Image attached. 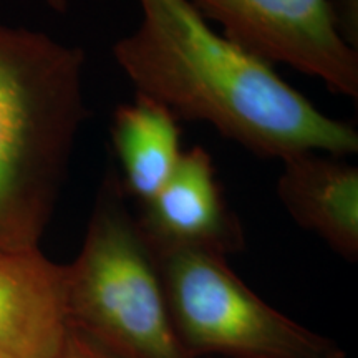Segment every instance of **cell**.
Segmentation results:
<instances>
[{"instance_id": "obj_1", "label": "cell", "mask_w": 358, "mask_h": 358, "mask_svg": "<svg viewBox=\"0 0 358 358\" xmlns=\"http://www.w3.org/2000/svg\"><path fill=\"white\" fill-rule=\"evenodd\" d=\"M141 22L113 57L141 93L176 118L206 122L250 153L280 161L358 151L350 123L330 118L268 62L219 34L189 0H138Z\"/></svg>"}, {"instance_id": "obj_2", "label": "cell", "mask_w": 358, "mask_h": 358, "mask_svg": "<svg viewBox=\"0 0 358 358\" xmlns=\"http://www.w3.org/2000/svg\"><path fill=\"white\" fill-rule=\"evenodd\" d=\"M85 53L0 24V250L37 249L88 108Z\"/></svg>"}, {"instance_id": "obj_3", "label": "cell", "mask_w": 358, "mask_h": 358, "mask_svg": "<svg viewBox=\"0 0 358 358\" xmlns=\"http://www.w3.org/2000/svg\"><path fill=\"white\" fill-rule=\"evenodd\" d=\"M69 271L70 325L116 358H199L169 313L159 271L118 171L98 189L87 232Z\"/></svg>"}, {"instance_id": "obj_4", "label": "cell", "mask_w": 358, "mask_h": 358, "mask_svg": "<svg viewBox=\"0 0 358 358\" xmlns=\"http://www.w3.org/2000/svg\"><path fill=\"white\" fill-rule=\"evenodd\" d=\"M151 252L173 324L192 355L345 358L337 342L262 301L222 254L186 248Z\"/></svg>"}, {"instance_id": "obj_5", "label": "cell", "mask_w": 358, "mask_h": 358, "mask_svg": "<svg viewBox=\"0 0 358 358\" xmlns=\"http://www.w3.org/2000/svg\"><path fill=\"white\" fill-rule=\"evenodd\" d=\"M206 20L268 64L319 78L330 92L357 100L358 52L340 38L327 0H189Z\"/></svg>"}, {"instance_id": "obj_6", "label": "cell", "mask_w": 358, "mask_h": 358, "mask_svg": "<svg viewBox=\"0 0 358 358\" xmlns=\"http://www.w3.org/2000/svg\"><path fill=\"white\" fill-rule=\"evenodd\" d=\"M151 249H204L227 256L244 248V232L203 146L182 151L176 168L136 219Z\"/></svg>"}, {"instance_id": "obj_7", "label": "cell", "mask_w": 358, "mask_h": 358, "mask_svg": "<svg viewBox=\"0 0 358 358\" xmlns=\"http://www.w3.org/2000/svg\"><path fill=\"white\" fill-rule=\"evenodd\" d=\"M69 334L66 264L40 248L0 250V358H57Z\"/></svg>"}, {"instance_id": "obj_8", "label": "cell", "mask_w": 358, "mask_h": 358, "mask_svg": "<svg viewBox=\"0 0 358 358\" xmlns=\"http://www.w3.org/2000/svg\"><path fill=\"white\" fill-rule=\"evenodd\" d=\"M277 196L299 226L338 256L358 259V168L340 156L306 151L282 161Z\"/></svg>"}, {"instance_id": "obj_9", "label": "cell", "mask_w": 358, "mask_h": 358, "mask_svg": "<svg viewBox=\"0 0 358 358\" xmlns=\"http://www.w3.org/2000/svg\"><path fill=\"white\" fill-rule=\"evenodd\" d=\"M111 143L122 168L118 176L124 194L141 206L158 194L182 155L176 116L141 93L115 110Z\"/></svg>"}, {"instance_id": "obj_10", "label": "cell", "mask_w": 358, "mask_h": 358, "mask_svg": "<svg viewBox=\"0 0 358 358\" xmlns=\"http://www.w3.org/2000/svg\"><path fill=\"white\" fill-rule=\"evenodd\" d=\"M327 8L340 38L358 52V0H327Z\"/></svg>"}, {"instance_id": "obj_11", "label": "cell", "mask_w": 358, "mask_h": 358, "mask_svg": "<svg viewBox=\"0 0 358 358\" xmlns=\"http://www.w3.org/2000/svg\"><path fill=\"white\" fill-rule=\"evenodd\" d=\"M57 358H116L111 355L110 352H106L105 348L93 342L92 338H88L87 335H83L78 330H75L70 325V334L66 337V342L64 345V350L60 352V355Z\"/></svg>"}, {"instance_id": "obj_12", "label": "cell", "mask_w": 358, "mask_h": 358, "mask_svg": "<svg viewBox=\"0 0 358 358\" xmlns=\"http://www.w3.org/2000/svg\"><path fill=\"white\" fill-rule=\"evenodd\" d=\"M47 3V7H50L53 12H65L69 2L66 0H43Z\"/></svg>"}]
</instances>
